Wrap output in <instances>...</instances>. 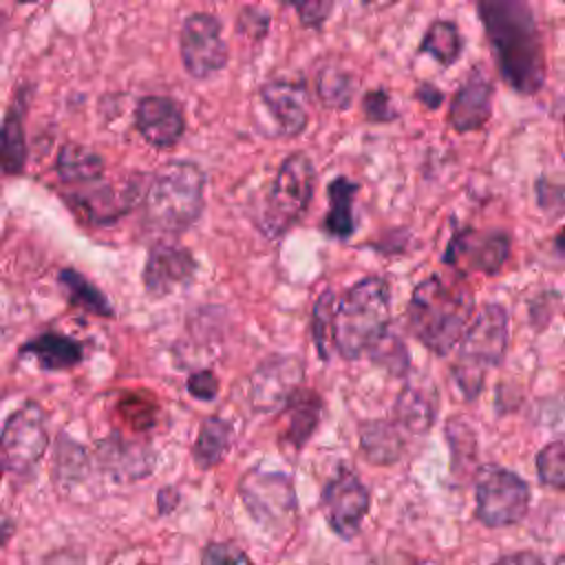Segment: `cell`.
<instances>
[{
    "instance_id": "6da1fadb",
    "label": "cell",
    "mask_w": 565,
    "mask_h": 565,
    "mask_svg": "<svg viewBox=\"0 0 565 565\" xmlns=\"http://www.w3.org/2000/svg\"><path fill=\"white\" fill-rule=\"evenodd\" d=\"M477 13L501 82L516 95H536L545 84L547 64L532 7L521 0H481Z\"/></svg>"
},
{
    "instance_id": "7a4b0ae2",
    "label": "cell",
    "mask_w": 565,
    "mask_h": 565,
    "mask_svg": "<svg viewBox=\"0 0 565 565\" xmlns=\"http://www.w3.org/2000/svg\"><path fill=\"white\" fill-rule=\"evenodd\" d=\"M472 313L475 300L466 285H450L439 274H430L411 294L406 327L419 344L444 358L459 344Z\"/></svg>"
},
{
    "instance_id": "3957f363",
    "label": "cell",
    "mask_w": 565,
    "mask_h": 565,
    "mask_svg": "<svg viewBox=\"0 0 565 565\" xmlns=\"http://www.w3.org/2000/svg\"><path fill=\"white\" fill-rule=\"evenodd\" d=\"M141 207L146 225L163 236L161 241L185 234L205 207V172L188 159L163 163L148 179Z\"/></svg>"
},
{
    "instance_id": "277c9868",
    "label": "cell",
    "mask_w": 565,
    "mask_h": 565,
    "mask_svg": "<svg viewBox=\"0 0 565 565\" xmlns=\"http://www.w3.org/2000/svg\"><path fill=\"white\" fill-rule=\"evenodd\" d=\"M391 329V287L382 276L353 282L333 302V349L342 360L364 358Z\"/></svg>"
},
{
    "instance_id": "5b68a950",
    "label": "cell",
    "mask_w": 565,
    "mask_h": 565,
    "mask_svg": "<svg viewBox=\"0 0 565 565\" xmlns=\"http://www.w3.org/2000/svg\"><path fill=\"white\" fill-rule=\"evenodd\" d=\"M508 311L499 302H486L472 313L450 369L452 382L466 402H475L486 384L490 369L499 366L508 351Z\"/></svg>"
},
{
    "instance_id": "8992f818",
    "label": "cell",
    "mask_w": 565,
    "mask_h": 565,
    "mask_svg": "<svg viewBox=\"0 0 565 565\" xmlns=\"http://www.w3.org/2000/svg\"><path fill=\"white\" fill-rule=\"evenodd\" d=\"M316 188V168L307 152H291L278 168L263 210L260 232L269 241L287 236L305 216Z\"/></svg>"
},
{
    "instance_id": "52a82bcc",
    "label": "cell",
    "mask_w": 565,
    "mask_h": 565,
    "mask_svg": "<svg viewBox=\"0 0 565 565\" xmlns=\"http://www.w3.org/2000/svg\"><path fill=\"white\" fill-rule=\"evenodd\" d=\"M238 497L252 521L271 536H282L296 523L298 497L285 472L260 466L247 470L238 481Z\"/></svg>"
},
{
    "instance_id": "ba28073f",
    "label": "cell",
    "mask_w": 565,
    "mask_h": 565,
    "mask_svg": "<svg viewBox=\"0 0 565 565\" xmlns=\"http://www.w3.org/2000/svg\"><path fill=\"white\" fill-rule=\"evenodd\" d=\"M527 481L499 463H483L475 472V519L486 527H510L530 510Z\"/></svg>"
},
{
    "instance_id": "9c48e42d",
    "label": "cell",
    "mask_w": 565,
    "mask_h": 565,
    "mask_svg": "<svg viewBox=\"0 0 565 565\" xmlns=\"http://www.w3.org/2000/svg\"><path fill=\"white\" fill-rule=\"evenodd\" d=\"M179 53L192 79H207L223 71L230 60V46L218 15L210 11L190 13L179 31Z\"/></svg>"
},
{
    "instance_id": "30bf717a",
    "label": "cell",
    "mask_w": 565,
    "mask_h": 565,
    "mask_svg": "<svg viewBox=\"0 0 565 565\" xmlns=\"http://www.w3.org/2000/svg\"><path fill=\"white\" fill-rule=\"evenodd\" d=\"M371 508V492L347 466H340L320 490V510L329 530L342 539L351 541L360 534L362 521Z\"/></svg>"
},
{
    "instance_id": "8fae6325",
    "label": "cell",
    "mask_w": 565,
    "mask_h": 565,
    "mask_svg": "<svg viewBox=\"0 0 565 565\" xmlns=\"http://www.w3.org/2000/svg\"><path fill=\"white\" fill-rule=\"evenodd\" d=\"M510 252H512V243L505 232L461 227L452 232L441 254V263L457 269L463 276L466 274L494 276L508 263Z\"/></svg>"
},
{
    "instance_id": "7c38bea8",
    "label": "cell",
    "mask_w": 565,
    "mask_h": 565,
    "mask_svg": "<svg viewBox=\"0 0 565 565\" xmlns=\"http://www.w3.org/2000/svg\"><path fill=\"white\" fill-rule=\"evenodd\" d=\"M305 362L294 353H276L263 360L247 380V399L256 413L280 411L302 386Z\"/></svg>"
},
{
    "instance_id": "4fadbf2b",
    "label": "cell",
    "mask_w": 565,
    "mask_h": 565,
    "mask_svg": "<svg viewBox=\"0 0 565 565\" xmlns=\"http://www.w3.org/2000/svg\"><path fill=\"white\" fill-rule=\"evenodd\" d=\"M49 444L44 413L35 402H26L9 415L0 433V448L4 463L13 472H29L38 466Z\"/></svg>"
},
{
    "instance_id": "5bb4252c",
    "label": "cell",
    "mask_w": 565,
    "mask_h": 565,
    "mask_svg": "<svg viewBox=\"0 0 565 565\" xmlns=\"http://www.w3.org/2000/svg\"><path fill=\"white\" fill-rule=\"evenodd\" d=\"M196 274L192 252L174 241H157L146 256L141 271L143 289L150 298H166L172 291L188 287Z\"/></svg>"
},
{
    "instance_id": "9a60e30c",
    "label": "cell",
    "mask_w": 565,
    "mask_h": 565,
    "mask_svg": "<svg viewBox=\"0 0 565 565\" xmlns=\"http://www.w3.org/2000/svg\"><path fill=\"white\" fill-rule=\"evenodd\" d=\"M146 183L139 177H130L124 188L97 181L93 185L71 192L68 203L79 210L93 225H113L119 216L128 214L143 199Z\"/></svg>"
},
{
    "instance_id": "2e32d148",
    "label": "cell",
    "mask_w": 565,
    "mask_h": 565,
    "mask_svg": "<svg viewBox=\"0 0 565 565\" xmlns=\"http://www.w3.org/2000/svg\"><path fill=\"white\" fill-rule=\"evenodd\" d=\"M135 128L157 150L174 148L185 135V113L179 99L146 95L135 106Z\"/></svg>"
},
{
    "instance_id": "e0dca14e",
    "label": "cell",
    "mask_w": 565,
    "mask_h": 565,
    "mask_svg": "<svg viewBox=\"0 0 565 565\" xmlns=\"http://www.w3.org/2000/svg\"><path fill=\"white\" fill-rule=\"evenodd\" d=\"M492 99H494L492 79L483 71V66H472L450 99V106H448L450 128L459 135L481 130L492 117Z\"/></svg>"
},
{
    "instance_id": "ac0fdd59",
    "label": "cell",
    "mask_w": 565,
    "mask_h": 565,
    "mask_svg": "<svg viewBox=\"0 0 565 565\" xmlns=\"http://www.w3.org/2000/svg\"><path fill=\"white\" fill-rule=\"evenodd\" d=\"M258 97L276 124L280 137H298L309 121L307 88L294 79H269L258 88Z\"/></svg>"
},
{
    "instance_id": "d6986e66",
    "label": "cell",
    "mask_w": 565,
    "mask_h": 565,
    "mask_svg": "<svg viewBox=\"0 0 565 565\" xmlns=\"http://www.w3.org/2000/svg\"><path fill=\"white\" fill-rule=\"evenodd\" d=\"M439 393L428 375H406V384L395 397L393 422L402 433L426 435L437 419Z\"/></svg>"
},
{
    "instance_id": "ffe728a7",
    "label": "cell",
    "mask_w": 565,
    "mask_h": 565,
    "mask_svg": "<svg viewBox=\"0 0 565 565\" xmlns=\"http://www.w3.org/2000/svg\"><path fill=\"white\" fill-rule=\"evenodd\" d=\"M97 457H99L102 468L115 481L146 479L154 470V461H157L150 446L121 439L119 435H113V437L99 441Z\"/></svg>"
},
{
    "instance_id": "44dd1931",
    "label": "cell",
    "mask_w": 565,
    "mask_h": 565,
    "mask_svg": "<svg viewBox=\"0 0 565 565\" xmlns=\"http://www.w3.org/2000/svg\"><path fill=\"white\" fill-rule=\"evenodd\" d=\"M285 415V430L280 433V446L291 452H300L313 437L322 417V397L307 386H300L287 404L280 408Z\"/></svg>"
},
{
    "instance_id": "7402d4cb",
    "label": "cell",
    "mask_w": 565,
    "mask_h": 565,
    "mask_svg": "<svg viewBox=\"0 0 565 565\" xmlns=\"http://www.w3.org/2000/svg\"><path fill=\"white\" fill-rule=\"evenodd\" d=\"M29 104V90L20 88L4 113L0 126V170L4 174H22L26 166V139H24V113Z\"/></svg>"
},
{
    "instance_id": "603a6c76",
    "label": "cell",
    "mask_w": 565,
    "mask_h": 565,
    "mask_svg": "<svg viewBox=\"0 0 565 565\" xmlns=\"http://www.w3.org/2000/svg\"><path fill=\"white\" fill-rule=\"evenodd\" d=\"M20 355H29L44 371H68L84 360V347L79 340L46 331L20 347Z\"/></svg>"
},
{
    "instance_id": "cb8c5ba5",
    "label": "cell",
    "mask_w": 565,
    "mask_h": 565,
    "mask_svg": "<svg viewBox=\"0 0 565 565\" xmlns=\"http://www.w3.org/2000/svg\"><path fill=\"white\" fill-rule=\"evenodd\" d=\"M360 450L373 466L397 463L404 455L406 439L393 419H369L358 428Z\"/></svg>"
},
{
    "instance_id": "d4e9b609",
    "label": "cell",
    "mask_w": 565,
    "mask_h": 565,
    "mask_svg": "<svg viewBox=\"0 0 565 565\" xmlns=\"http://www.w3.org/2000/svg\"><path fill=\"white\" fill-rule=\"evenodd\" d=\"M234 426L221 415L203 417L192 444V461L199 470L216 468L232 448Z\"/></svg>"
},
{
    "instance_id": "484cf974",
    "label": "cell",
    "mask_w": 565,
    "mask_h": 565,
    "mask_svg": "<svg viewBox=\"0 0 565 565\" xmlns=\"http://www.w3.org/2000/svg\"><path fill=\"white\" fill-rule=\"evenodd\" d=\"M55 170L66 185H73L75 190H79L102 181L106 166H104V159L90 148L68 141L57 152Z\"/></svg>"
},
{
    "instance_id": "4316f807",
    "label": "cell",
    "mask_w": 565,
    "mask_h": 565,
    "mask_svg": "<svg viewBox=\"0 0 565 565\" xmlns=\"http://www.w3.org/2000/svg\"><path fill=\"white\" fill-rule=\"evenodd\" d=\"M360 185L344 174L335 177L327 185L329 207L324 214V232L331 238L347 241L355 232V216H353V201Z\"/></svg>"
},
{
    "instance_id": "83f0119b",
    "label": "cell",
    "mask_w": 565,
    "mask_h": 565,
    "mask_svg": "<svg viewBox=\"0 0 565 565\" xmlns=\"http://www.w3.org/2000/svg\"><path fill=\"white\" fill-rule=\"evenodd\" d=\"M417 53L433 57L444 68H450L452 64H457L463 53V35L457 22L441 20V18L433 20L419 40Z\"/></svg>"
},
{
    "instance_id": "f1b7e54d",
    "label": "cell",
    "mask_w": 565,
    "mask_h": 565,
    "mask_svg": "<svg viewBox=\"0 0 565 565\" xmlns=\"http://www.w3.org/2000/svg\"><path fill=\"white\" fill-rule=\"evenodd\" d=\"M60 287L66 291V298L71 305L97 316V318H115V309L106 294L93 285L84 274H79L73 267H64L57 274Z\"/></svg>"
},
{
    "instance_id": "f546056e",
    "label": "cell",
    "mask_w": 565,
    "mask_h": 565,
    "mask_svg": "<svg viewBox=\"0 0 565 565\" xmlns=\"http://www.w3.org/2000/svg\"><path fill=\"white\" fill-rule=\"evenodd\" d=\"M358 93V79L353 73L340 66H322L316 75V95L329 110H349Z\"/></svg>"
},
{
    "instance_id": "4dcf8cb0",
    "label": "cell",
    "mask_w": 565,
    "mask_h": 565,
    "mask_svg": "<svg viewBox=\"0 0 565 565\" xmlns=\"http://www.w3.org/2000/svg\"><path fill=\"white\" fill-rule=\"evenodd\" d=\"M333 302H335L333 289H324L316 298L313 311H311L313 347H316L322 362H329L331 347H333Z\"/></svg>"
},
{
    "instance_id": "1f68e13d",
    "label": "cell",
    "mask_w": 565,
    "mask_h": 565,
    "mask_svg": "<svg viewBox=\"0 0 565 565\" xmlns=\"http://www.w3.org/2000/svg\"><path fill=\"white\" fill-rule=\"evenodd\" d=\"M377 366L386 369L391 375L404 377L411 371V355H408V347L404 344L402 335L393 333L391 329L373 344V349L366 353Z\"/></svg>"
},
{
    "instance_id": "d6a6232c",
    "label": "cell",
    "mask_w": 565,
    "mask_h": 565,
    "mask_svg": "<svg viewBox=\"0 0 565 565\" xmlns=\"http://www.w3.org/2000/svg\"><path fill=\"white\" fill-rule=\"evenodd\" d=\"M536 477L543 486L563 490L565 488V444L563 439H554L545 444L534 459Z\"/></svg>"
},
{
    "instance_id": "836d02e7",
    "label": "cell",
    "mask_w": 565,
    "mask_h": 565,
    "mask_svg": "<svg viewBox=\"0 0 565 565\" xmlns=\"http://www.w3.org/2000/svg\"><path fill=\"white\" fill-rule=\"evenodd\" d=\"M446 437H448V446H450V455H452V470L457 463H459V470H463V466L468 461H472L477 455L475 430L470 428V424L463 417H450L446 422Z\"/></svg>"
},
{
    "instance_id": "e575fe53",
    "label": "cell",
    "mask_w": 565,
    "mask_h": 565,
    "mask_svg": "<svg viewBox=\"0 0 565 565\" xmlns=\"http://www.w3.org/2000/svg\"><path fill=\"white\" fill-rule=\"evenodd\" d=\"M362 113L371 124H391L399 117V110L384 86L373 88L362 97Z\"/></svg>"
},
{
    "instance_id": "d590c367",
    "label": "cell",
    "mask_w": 565,
    "mask_h": 565,
    "mask_svg": "<svg viewBox=\"0 0 565 565\" xmlns=\"http://www.w3.org/2000/svg\"><path fill=\"white\" fill-rule=\"evenodd\" d=\"M201 565H254V561L234 541H210L201 552Z\"/></svg>"
},
{
    "instance_id": "8d00e7d4",
    "label": "cell",
    "mask_w": 565,
    "mask_h": 565,
    "mask_svg": "<svg viewBox=\"0 0 565 565\" xmlns=\"http://www.w3.org/2000/svg\"><path fill=\"white\" fill-rule=\"evenodd\" d=\"M269 24H271V15L260 9V7H243L241 13H238V20H236V33L238 38H247V40H254V42H260L267 38L269 33Z\"/></svg>"
},
{
    "instance_id": "74e56055",
    "label": "cell",
    "mask_w": 565,
    "mask_h": 565,
    "mask_svg": "<svg viewBox=\"0 0 565 565\" xmlns=\"http://www.w3.org/2000/svg\"><path fill=\"white\" fill-rule=\"evenodd\" d=\"M289 9L296 11L298 22L305 29L320 31L333 11V2L331 0H302V2H291Z\"/></svg>"
},
{
    "instance_id": "f35d334b",
    "label": "cell",
    "mask_w": 565,
    "mask_h": 565,
    "mask_svg": "<svg viewBox=\"0 0 565 565\" xmlns=\"http://www.w3.org/2000/svg\"><path fill=\"white\" fill-rule=\"evenodd\" d=\"M185 388H188L190 397H194L199 402H212L218 395V377L212 369H199L188 375Z\"/></svg>"
},
{
    "instance_id": "ab89813d",
    "label": "cell",
    "mask_w": 565,
    "mask_h": 565,
    "mask_svg": "<svg viewBox=\"0 0 565 565\" xmlns=\"http://www.w3.org/2000/svg\"><path fill=\"white\" fill-rule=\"evenodd\" d=\"M534 192H536V205L543 212H550L552 216H561V212H563V188L558 183H552L545 177H541L534 183Z\"/></svg>"
},
{
    "instance_id": "60d3db41",
    "label": "cell",
    "mask_w": 565,
    "mask_h": 565,
    "mask_svg": "<svg viewBox=\"0 0 565 565\" xmlns=\"http://www.w3.org/2000/svg\"><path fill=\"white\" fill-rule=\"evenodd\" d=\"M415 99H417L422 106H426L428 110H437V108L441 106V102H444V93H441L435 84L422 82V84H417V88H415Z\"/></svg>"
},
{
    "instance_id": "b9f144b4",
    "label": "cell",
    "mask_w": 565,
    "mask_h": 565,
    "mask_svg": "<svg viewBox=\"0 0 565 565\" xmlns=\"http://www.w3.org/2000/svg\"><path fill=\"white\" fill-rule=\"evenodd\" d=\"M181 501V492L174 486H163L157 490V514L159 516H168L177 510Z\"/></svg>"
},
{
    "instance_id": "7bdbcfd3",
    "label": "cell",
    "mask_w": 565,
    "mask_h": 565,
    "mask_svg": "<svg viewBox=\"0 0 565 565\" xmlns=\"http://www.w3.org/2000/svg\"><path fill=\"white\" fill-rule=\"evenodd\" d=\"M490 565H545L543 558L532 552V550H519V552H510V554H501L494 563Z\"/></svg>"
},
{
    "instance_id": "ee69618b",
    "label": "cell",
    "mask_w": 565,
    "mask_h": 565,
    "mask_svg": "<svg viewBox=\"0 0 565 565\" xmlns=\"http://www.w3.org/2000/svg\"><path fill=\"white\" fill-rule=\"evenodd\" d=\"M11 532H13L11 521H9V519H4V516H0V545L11 536Z\"/></svg>"
},
{
    "instance_id": "f6af8a7d",
    "label": "cell",
    "mask_w": 565,
    "mask_h": 565,
    "mask_svg": "<svg viewBox=\"0 0 565 565\" xmlns=\"http://www.w3.org/2000/svg\"><path fill=\"white\" fill-rule=\"evenodd\" d=\"M554 252L558 256H563V232H556V238H554Z\"/></svg>"
},
{
    "instance_id": "bcb514c9",
    "label": "cell",
    "mask_w": 565,
    "mask_h": 565,
    "mask_svg": "<svg viewBox=\"0 0 565 565\" xmlns=\"http://www.w3.org/2000/svg\"><path fill=\"white\" fill-rule=\"evenodd\" d=\"M139 565H159V563H139Z\"/></svg>"
},
{
    "instance_id": "7dc6e473",
    "label": "cell",
    "mask_w": 565,
    "mask_h": 565,
    "mask_svg": "<svg viewBox=\"0 0 565 565\" xmlns=\"http://www.w3.org/2000/svg\"><path fill=\"white\" fill-rule=\"evenodd\" d=\"M0 477H2V461H0Z\"/></svg>"
}]
</instances>
